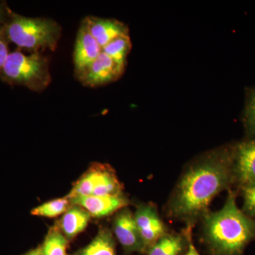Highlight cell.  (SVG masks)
<instances>
[{"label":"cell","instance_id":"277c9868","mask_svg":"<svg viewBox=\"0 0 255 255\" xmlns=\"http://www.w3.org/2000/svg\"><path fill=\"white\" fill-rule=\"evenodd\" d=\"M0 79L11 85H18L41 92L51 82L49 64L40 53L25 55L21 51L9 53L0 73Z\"/></svg>","mask_w":255,"mask_h":255},{"label":"cell","instance_id":"6da1fadb","mask_svg":"<svg viewBox=\"0 0 255 255\" xmlns=\"http://www.w3.org/2000/svg\"><path fill=\"white\" fill-rule=\"evenodd\" d=\"M233 185V145L210 151L183 172L167 204V214L192 225L209 211L218 194Z\"/></svg>","mask_w":255,"mask_h":255},{"label":"cell","instance_id":"603a6c76","mask_svg":"<svg viewBox=\"0 0 255 255\" xmlns=\"http://www.w3.org/2000/svg\"><path fill=\"white\" fill-rule=\"evenodd\" d=\"M184 233H185L187 238V251L185 255H201L196 250V247L194 246L192 238H191V236H192V234H191V225L188 226Z\"/></svg>","mask_w":255,"mask_h":255},{"label":"cell","instance_id":"30bf717a","mask_svg":"<svg viewBox=\"0 0 255 255\" xmlns=\"http://www.w3.org/2000/svg\"><path fill=\"white\" fill-rule=\"evenodd\" d=\"M72 204L81 206L92 218L107 217L124 208L128 207L130 201L125 195L82 196L70 199Z\"/></svg>","mask_w":255,"mask_h":255},{"label":"cell","instance_id":"8fae6325","mask_svg":"<svg viewBox=\"0 0 255 255\" xmlns=\"http://www.w3.org/2000/svg\"><path fill=\"white\" fill-rule=\"evenodd\" d=\"M102 52V47L92 36L85 23L82 21L77 34L73 53L76 76L88 68L100 56Z\"/></svg>","mask_w":255,"mask_h":255},{"label":"cell","instance_id":"9c48e42d","mask_svg":"<svg viewBox=\"0 0 255 255\" xmlns=\"http://www.w3.org/2000/svg\"><path fill=\"white\" fill-rule=\"evenodd\" d=\"M124 70L125 68L102 52L100 56L77 77L84 86L100 87L117 81L123 75Z\"/></svg>","mask_w":255,"mask_h":255},{"label":"cell","instance_id":"5b68a950","mask_svg":"<svg viewBox=\"0 0 255 255\" xmlns=\"http://www.w3.org/2000/svg\"><path fill=\"white\" fill-rule=\"evenodd\" d=\"M124 184L110 164L92 162L88 169L74 182L67 196L69 199L82 196L124 195Z\"/></svg>","mask_w":255,"mask_h":255},{"label":"cell","instance_id":"44dd1931","mask_svg":"<svg viewBox=\"0 0 255 255\" xmlns=\"http://www.w3.org/2000/svg\"><path fill=\"white\" fill-rule=\"evenodd\" d=\"M9 43L1 28L0 30V73L9 54Z\"/></svg>","mask_w":255,"mask_h":255},{"label":"cell","instance_id":"3957f363","mask_svg":"<svg viewBox=\"0 0 255 255\" xmlns=\"http://www.w3.org/2000/svg\"><path fill=\"white\" fill-rule=\"evenodd\" d=\"M2 31L9 43L39 53L40 50L56 49L62 28L51 18L26 17L12 11Z\"/></svg>","mask_w":255,"mask_h":255},{"label":"cell","instance_id":"5bb4252c","mask_svg":"<svg viewBox=\"0 0 255 255\" xmlns=\"http://www.w3.org/2000/svg\"><path fill=\"white\" fill-rule=\"evenodd\" d=\"M70 255H117L115 237L112 230L101 227L87 246Z\"/></svg>","mask_w":255,"mask_h":255},{"label":"cell","instance_id":"cb8c5ba5","mask_svg":"<svg viewBox=\"0 0 255 255\" xmlns=\"http://www.w3.org/2000/svg\"><path fill=\"white\" fill-rule=\"evenodd\" d=\"M23 255H42L41 248H40V246L37 247V248L31 250V251L27 252Z\"/></svg>","mask_w":255,"mask_h":255},{"label":"cell","instance_id":"7a4b0ae2","mask_svg":"<svg viewBox=\"0 0 255 255\" xmlns=\"http://www.w3.org/2000/svg\"><path fill=\"white\" fill-rule=\"evenodd\" d=\"M229 191L222 209L202 217L203 238L211 255H243L255 239V219L238 208L237 194Z\"/></svg>","mask_w":255,"mask_h":255},{"label":"cell","instance_id":"ffe728a7","mask_svg":"<svg viewBox=\"0 0 255 255\" xmlns=\"http://www.w3.org/2000/svg\"><path fill=\"white\" fill-rule=\"evenodd\" d=\"M243 198V212L252 219H255V182L242 188Z\"/></svg>","mask_w":255,"mask_h":255},{"label":"cell","instance_id":"d6986e66","mask_svg":"<svg viewBox=\"0 0 255 255\" xmlns=\"http://www.w3.org/2000/svg\"><path fill=\"white\" fill-rule=\"evenodd\" d=\"M243 121L248 139H255V87L247 92Z\"/></svg>","mask_w":255,"mask_h":255},{"label":"cell","instance_id":"2e32d148","mask_svg":"<svg viewBox=\"0 0 255 255\" xmlns=\"http://www.w3.org/2000/svg\"><path fill=\"white\" fill-rule=\"evenodd\" d=\"M68 240L63 236L57 225H53L48 230L44 241L40 246L42 255H68Z\"/></svg>","mask_w":255,"mask_h":255},{"label":"cell","instance_id":"e0dca14e","mask_svg":"<svg viewBox=\"0 0 255 255\" xmlns=\"http://www.w3.org/2000/svg\"><path fill=\"white\" fill-rule=\"evenodd\" d=\"M71 206V201L66 196L65 197L46 201L41 205L36 206L31 210V214L39 217L52 219L62 216Z\"/></svg>","mask_w":255,"mask_h":255},{"label":"cell","instance_id":"4fadbf2b","mask_svg":"<svg viewBox=\"0 0 255 255\" xmlns=\"http://www.w3.org/2000/svg\"><path fill=\"white\" fill-rule=\"evenodd\" d=\"M91 219L92 216L86 210L81 206L72 204L55 224L65 238L71 242L86 229Z\"/></svg>","mask_w":255,"mask_h":255},{"label":"cell","instance_id":"7c38bea8","mask_svg":"<svg viewBox=\"0 0 255 255\" xmlns=\"http://www.w3.org/2000/svg\"><path fill=\"white\" fill-rule=\"evenodd\" d=\"M82 21L102 48L116 38L130 36L127 25L119 20L88 16Z\"/></svg>","mask_w":255,"mask_h":255},{"label":"cell","instance_id":"9a60e30c","mask_svg":"<svg viewBox=\"0 0 255 255\" xmlns=\"http://www.w3.org/2000/svg\"><path fill=\"white\" fill-rule=\"evenodd\" d=\"M187 248L185 233H167L146 251L145 255H182Z\"/></svg>","mask_w":255,"mask_h":255},{"label":"cell","instance_id":"ba28073f","mask_svg":"<svg viewBox=\"0 0 255 255\" xmlns=\"http://www.w3.org/2000/svg\"><path fill=\"white\" fill-rule=\"evenodd\" d=\"M134 214L135 223L146 251L168 232L158 211L151 204L137 206Z\"/></svg>","mask_w":255,"mask_h":255},{"label":"cell","instance_id":"ac0fdd59","mask_svg":"<svg viewBox=\"0 0 255 255\" xmlns=\"http://www.w3.org/2000/svg\"><path fill=\"white\" fill-rule=\"evenodd\" d=\"M131 50L130 36L120 37L111 41L102 48V52L109 55L118 65L125 68L128 55Z\"/></svg>","mask_w":255,"mask_h":255},{"label":"cell","instance_id":"7402d4cb","mask_svg":"<svg viewBox=\"0 0 255 255\" xmlns=\"http://www.w3.org/2000/svg\"><path fill=\"white\" fill-rule=\"evenodd\" d=\"M11 12L12 11L9 9L6 3L4 1H0V30L7 21Z\"/></svg>","mask_w":255,"mask_h":255},{"label":"cell","instance_id":"52a82bcc","mask_svg":"<svg viewBox=\"0 0 255 255\" xmlns=\"http://www.w3.org/2000/svg\"><path fill=\"white\" fill-rule=\"evenodd\" d=\"M234 185L238 190L255 182V139L233 145Z\"/></svg>","mask_w":255,"mask_h":255},{"label":"cell","instance_id":"8992f818","mask_svg":"<svg viewBox=\"0 0 255 255\" xmlns=\"http://www.w3.org/2000/svg\"><path fill=\"white\" fill-rule=\"evenodd\" d=\"M112 233L126 254H145L146 248L137 230L134 214L128 207L116 213L112 223Z\"/></svg>","mask_w":255,"mask_h":255}]
</instances>
